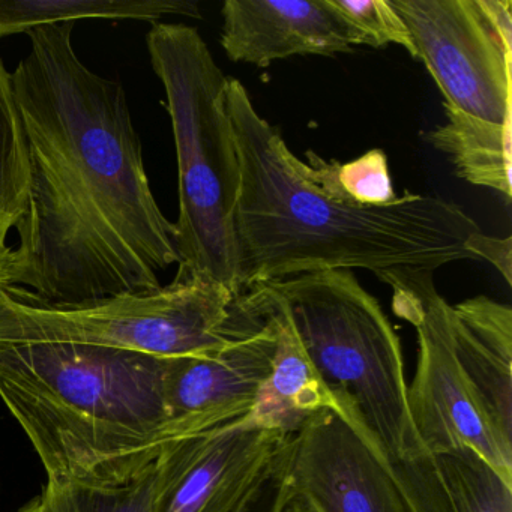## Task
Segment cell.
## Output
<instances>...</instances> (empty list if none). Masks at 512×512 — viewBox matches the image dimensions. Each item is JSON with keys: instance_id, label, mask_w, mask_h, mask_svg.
Here are the masks:
<instances>
[{"instance_id": "obj_1", "label": "cell", "mask_w": 512, "mask_h": 512, "mask_svg": "<svg viewBox=\"0 0 512 512\" xmlns=\"http://www.w3.org/2000/svg\"><path fill=\"white\" fill-rule=\"evenodd\" d=\"M73 31L28 32L31 50L11 74L31 184L7 283L53 305L154 292L179 265L124 86L80 61Z\"/></svg>"}, {"instance_id": "obj_2", "label": "cell", "mask_w": 512, "mask_h": 512, "mask_svg": "<svg viewBox=\"0 0 512 512\" xmlns=\"http://www.w3.org/2000/svg\"><path fill=\"white\" fill-rule=\"evenodd\" d=\"M226 106L241 163L239 292L313 272L356 268L382 277L473 260L464 245L481 229L460 206L421 194L377 208L337 202L299 175L295 155L239 80L229 79Z\"/></svg>"}, {"instance_id": "obj_3", "label": "cell", "mask_w": 512, "mask_h": 512, "mask_svg": "<svg viewBox=\"0 0 512 512\" xmlns=\"http://www.w3.org/2000/svg\"><path fill=\"white\" fill-rule=\"evenodd\" d=\"M164 358L50 341H0V400L47 481L121 485L182 437L163 395Z\"/></svg>"}, {"instance_id": "obj_4", "label": "cell", "mask_w": 512, "mask_h": 512, "mask_svg": "<svg viewBox=\"0 0 512 512\" xmlns=\"http://www.w3.org/2000/svg\"><path fill=\"white\" fill-rule=\"evenodd\" d=\"M268 284L337 412L388 461L422 512H452L436 461L413 428L400 340L377 299L349 269Z\"/></svg>"}, {"instance_id": "obj_5", "label": "cell", "mask_w": 512, "mask_h": 512, "mask_svg": "<svg viewBox=\"0 0 512 512\" xmlns=\"http://www.w3.org/2000/svg\"><path fill=\"white\" fill-rule=\"evenodd\" d=\"M146 46L166 91L178 160L176 277L203 275L239 293L241 163L226 106L229 77L191 26L152 23Z\"/></svg>"}, {"instance_id": "obj_6", "label": "cell", "mask_w": 512, "mask_h": 512, "mask_svg": "<svg viewBox=\"0 0 512 512\" xmlns=\"http://www.w3.org/2000/svg\"><path fill=\"white\" fill-rule=\"evenodd\" d=\"M236 295L203 275L77 305L47 304L7 286L0 289V341L89 344L158 358L203 355L232 337Z\"/></svg>"}, {"instance_id": "obj_7", "label": "cell", "mask_w": 512, "mask_h": 512, "mask_svg": "<svg viewBox=\"0 0 512 512\" xmlns=\"http://www.w3.org/2000/svg\"><path fill=\"white\" fill-rule=\"evenodd\" d=\"M379 280L394 289L395 314L412 323L418 334V368L407 386V407L418 439L431 455L469 446L512 484V458L497 445L452 353L449 304L434 289L433 272L407 269Z\"/></svg>"}, {"instance_id": "obj_8", "label": "cell", "mask_w": 512, "mask_h": 512, "mask_svg": "<svg viewBox=\"0 0 512 512\" xmlns=\"http://www.w3.org/2000/svg\"><path fill=\"white\" fill-rule=\"evenodd\" d=\"M389 2L443 103L493 124L512 119V46L491 28L476 0Z\"/></svg>"}, {"instance_id": "obj_9", "label": "cell", "mask_w": 512, "mask_h": 512, "mask_svg": "<svg viewBox=\"0 0 512 512\" xmlns=\"http://www.w3.org/2000/svg\"><path fill=\"white\" fill-rule=\"evenodd\" d=\"M235 307V331L223 347L164 358V403L182 436L251 415L271 376L277 340L262 287L239 292Z\"/></svg>"}, {"instance_id": "obj_10", "label": "cell", "mask_w": 512, "mask_h": 512, "mask_svg": "<svg viewBox=\"0 0 512 512\" xmlns=\"http://www.w3.org/2000/svg\"><path fill=\"white\" fill-rule=\"evenodd\" d=\"M290 490L313 512H422L388 461L331 407L290 436Z\"/></svg>"}, {"instance_id": "obj_11", "label": "cell", "mask_w": 512, "mask_h": 512, "mask_svg": "<svg viewBox=\"0 0 512 512\" xmlns=\"http://www.w3.org/2000/svg\"><path fill=\"white\" fill-rule=\"evenodd\" d=\"M289 436L253 415L178 437L154 463L152 512H227Z\"/></svg>"}, {"instance_id": "obj_12", "label": "cell", "mask_w": 512, "mask_h": 512, "mask_svg": "<svg viewBox=\"0 0 512 512\" xmlns=\"http://www.w3.org/2000/svg\"><path fill=\"white\" fill-rule=\"evenodd\" d=\"M220 43L236 64L266 68L293 56H335L356 46L328 0H226Z\"/></svg>"}, {"instance_id": "obj_13", "label": "cell", "mask_w": 512, "mask_h": 512, "mask_svg": "<svg viewBox=\"0 0 512 512\" xmlns=\"http://www.w3.org/2000/svg\"><path fill=\"white\" fill-rule=\"evenodd\" d=\"M449 343L485 424L512 458V310L476 296L446 311Z\"/></svg>"}, {"instance_id": "obj_14", "label": "cell", "mask_w": 512, "mask_h": 512, "mask_svg": "<svg viewBox=\"0 0 512 512\" xmlns=\"http://www.w3.org/2000/svg\"><path fill=\"white\" fill-rule=\"evenodd\" d=\"M259 286L265 293L277 344L271 376L260 389L251 415L266 427L293 436L311 415L325 407L337 410V404L305 355L280 296L269 284Z\"/></svg>"}, {"instance_id": "obj_15", "label": "cell", "mask_w": 512, "mask_h": 512, "mask_svg": "<svg viewBox=\"0 0 512 512\" xmlns=\"http://www.w3.org/2000/svg\"><path fill=\"white\" fill-rule=\"evenodd\" d=\"M443 107L446 122L428 133V143L448 155L458 178L490 188L511 202L512 119L493 124L449 104Z\"/></svg>"}, {"instance_id": "obj_16", "label": "cell", "mask_w": 512, "mask_h": 512, "mask_svg": "<svg viewBox=\"0 0 512 512\" xmlns=\"http://www.w3.org/2000/svg\"><path fill=\"white\" fill-rule=\"evenodd\" d=\"M164 16L202 19L197 2L187 0H0V38L85 19L143 20Z\"/></svg>"}, {"instance_id": "obj_17", "label": "cell", "mask_w": 512, "mask_h": 512, "mask_svg": "<svg viewBox=\"0 0 512 512\" xmlns=\"http://www.w3.org/2000/svg\"><path fill=\"white\" fill-rule=\"evenodd\" d=\"M31 167L25 127L11 74L0 61V257L10 259L8 235L17 229L28 202Z\"/></svg>"}, {"instance_id": "obj_18", "label": "cell", "mask_w": 512, "mask_h": 512, "mask_svg": "<svg viewBox=\"0 0 512 512\" xmlns=\"http://www.w3.org/2000/svg\"><path fill=\"white\" fill-rule=\"evenodd\" d=\"M307 163L295 157V169L302 178L337 202L359 208L386 206L397 199L382 149H373L347 164L326 161L307 152Z\"/></svg>"}, {"instance_id": "obj_19", "label": "cell", "mask_w": 512, "mask_h": 512, "mask_svg": "<svg viewBox=\"0 0 512 512\" xmlns=\"http://www.w3.org/2000/svg\"><path fill=\"white\" fill-rule=\"evenodd\" d=\"M433 457L452 512H512V484L478 452L461 445Z\"/></svg>"}, {"instance_id": "obj_20", "label": "cell", "mask_w": 512, "mask_h": 512, "mask_svg": "<svg viewBox=\"0 0 512 512\" xmlns=\"http://www.w3.org/2000/svg\"><path fill=\"white\" fill-rule=\"evenodd\" d=\"M154 482L151 464L121 485L47 481L40 497L43 512H152Z\"/></svg>"}, {"instance_id": "obj_21", "label": "cell", "mask_w": 512, "mask_h": 512, "mask_svg": "<svg viewBox=\"0 0 512 512\" xmlns=\"http://www.w3.org/2000/svg\"><path fill=\"white\" fill-rule=\"evenodd\" d=\"M328 4L350 29L356 46L385 49L397 44L418 59L412 35L389 0H328Z\"/></svg>"}, {"instance_id": "obj_22", "label": "cell", "mask_w": 512, "mask_h": 512, "mask_svg": "<svg viewBox=\"0 0 512 512\" xmlns=\"http://www.w3.org/2000/svg\"><path fill=\"white\" fill-rule=\"evenodd\" d=\"M290 436L278 446L259 479L227 512H283L290 497Z\"/></svg>"}, {"instance_id": "obj_23", "label": "cell", "mask_w": 512, "mask_h": 512, "mask_svg": "<svg viewBox=\"0 0 512 512\" xmlns=\"http://www.w3.org/2000/svg\"><path fill=\"white\" fill-rule=\"evenodd\" d=\"M467 253L473 260H487L505 278L508 286H512V238H496L482 232L475 233L466 241Z\"/></svg>"}, {"instance_id": "obj_24", "label": "cell", "mask_w": 512, "mask_h": 512, "mask_svg": "<svg viewBox=\"0 0 512 512\" xmlns=\"http://www.w3.org/2000/svg\"><path fill=\"white\" fill-rule=\"evenodd\" d=\"M476 4L496 34L512 46L511 0H476Z\"/></svg>"}, {"instance_id": "obj_25", "label": "cell", "mask_w": 512, "mask_h": 512, "mask_svg": "<svg viewBox=\"0 0 512 512\" xmlns=\"http://www.w3.org/2000/svg\"><path fill=\"white\" fill-rule=\"evenodd\" d=\"M283 512H313L310 509V506L304 502V500L299 499V497L293 496L292 491H290L289 500H287L286 506L283 508Z\"/></svg>"}, {"instance_id": "obj_26", "label": "cell", "mask_w": 512, "mask_h": 512, "mask_svg": "<svg viewBox=\"0 0 512 512\" xmlns=\"http://www.w3.org/2000/svg\"><path fill=\"white\" fill-rule=\"evenodd\" d=\"M19 512H43V503H41V497H34L31 502L26 503Z\"/></svg>"}, {"instance_id": "obj_27", "label": "cell", "mask_w": 512, "mask_h": 512, "mask_svg": "<svg viewBox=\"0 0 512 512\" xmlns=\"http://www.w3.org/2000/svg\"><path fill=\"white\" fill-rule=\"evenodd\" d=\"M8 262H10V259H4V257H0V289L2 287H7V268H8Z\"/></svg>"}]
</instances>
